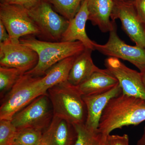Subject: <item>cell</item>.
I'll return each mask as SVG.
<instances>
[{
    "mask_svg": "<svg viewBox=\"0 0 145 145\" xmlns=\"http://www.w3.org/2000/svg\"><path fill=\"white\" fill-rule=\"evenodd\" d=\"M145 121V101L123 93L109 101L101 116L99 130L106 135L117 129Z\"/></svg>",
    "mask_w": 145,
    "mask_h": 145,
    "instance_id": "cell-1",
    "label": "cell"
},
{
    "mask_svg": "<svg viewBox=\"0 0 145 145\" xmlns=\"http://www.w3.org/2000/svg\"><path fill=\"white\" fill-rule=\"evenodd\" d=\"M20 42L34 50L39 56L38 64L25 74L34 77H42L56 63L67 57L80 54L86 49L80 41L50 42L36 39L35 36L22 37Z\"/></svg>",
    "mask_w": 145,
    "mask_h": 145,
    "instance_id": "cell-2",
    "label": "cell"
},
{
    "mask_svg": "<svg viewBox=\"0 0 145 145\" xmlns=\"http://www.w3.org/2000/svg\"><path fill=\"white\" fill-rule=\"evenodd\" d=\"M47 93L54 116L64 119L73 125L85 124L86 108L77 87L66 81L49 89Z\"/></svg>",
    "mask_w": 145,
    "mask_h": 145,
    "instance_id": "cell-3",
    "label": "cell"
},
{
    "mask_svg": "<svg viewBox=\"0 0 145 145\" xmlns=\"http://www.w3.org/2000/svg\"><path fill=\"white\" fill-rule=\"evenodd\" d=\"M42 77L24 74L2 98L0 119L11 120L13 116L42 95H46L40 84Z\"/></svg>",
    "mask_w": 145,
    "mask_h": 145,
    "instance_id": "cell-4",
    "label": "cell"
},
{
    "mask_svg": "<svg viewBox=\"0 0 145 145\" xmlns=\"http://www.w3.org/2000/svg\"><path fill=\"white\" fill-rule=\"evenodd\" d=\"M28 12L40 30L39 38L47 41H61L69 21L55 11L47 0H42Z\"/></svg>",
    "mask_w": 145,
    "mask_h": 145,
    "instance_id": "cell-5",
    "label": "cell"
},
{
    "mask_svg": "<svg viewBox=\"0 0 145 145\" xmlns=\"http://www.w3.org/2000/svg\"><path fill=\"white\" fill-rule=\"evenodd\" d=\"M54 117L48 95L37 97L13 116L11 121L18 129L31 128L43 131L49 126Z\"/></svg>",
    "mask_w": 145,
    "mask_h": 145,
    "instance_id": "cell-6",
    "label": "cell"
},
{
    "mask_svg": "<svg viewBox=\"0 0 145 145\" xmlns=\"http://www.w3.org/2000/svg\"><path fill=\"white\" fill-rule=\"evenodd\" d=\"M0 21L14 41L27 36L40 37L39 27L29 16L28 10L21 6L0 3Z\"/></svg>",
    "mask_w": 145,
    "mask_h": 145,
    "instance_id": "cell-7",
    "label": "cell"
},
{
    "mask_svg": "<svg viewBox=\"0 0 145 145\" xmlns=\"http://www.w3.org/2000/svg\"><path fill=\"white\" fill-rule=\"evenodd\" d=\"M94 47L95 50L105 56L129 62L140 72L145 68V49L136 45L132 46L126 44L117 34L116 25L109 32L106 43L102 45L95 42Z\"/></svg>",
    "mask_w": 145,
    "mask_h": 145,
    "instance_id": "cell-8",
    "label": "cell"
},
{
    "mask_svg": "<svg viewBox=\"0 0 145 145\" xmlns=\"http://www.w3.org/2000/svg\"><path fill=\"white\" fill-rule=\"evenodd\" d=\"M111 20L119 19L125 33L135 45L145 49V25L131 1L114 0Z\"/></svg>",
    "mask_w": 145,
    "mask_h": 145,
    "instance_id": "cell-9",
    "label": "cell"
},
{
    "mask_svg": "<svg viewBox=\"0 0 145 145\" xmlns=\"http://www.w3.org/2000/svg\"><path fill=\"white\" fill-rule=\"evenodd\" d=\"M39 56L34 50L21 43L20 41L9 39L0 43V66L14 68L28 72L36 67Z\"/></svg>",
    "mask_w": 145,
    "mask_h": 145,
    "instance_id": "cell-10",
    "label": "cell"
},
{
    "mask_svg": "<svg viewBox=\"0 0 145 145\" xmlns=\"http://www.w3.org/2000/svg\"><path fill=\"white\" fill-rule=\"evenodd\" d=\"M105 65L118 80L122 93L145 101V87L141 72L128 67L119 59L113 57L106 59Z\"/></svg>",
    "mask_w": 145,
    "mask_h": 145,
    "instance_id": "cell-11",
    "label": "cell"
},
{
    "mask_svg": "<svg viewBox=\"0 0 145 145\" xmlns=\"http://www.w3.org/2000/svg\"><path fill=\"white\" fill-rule=\"evenodd\" d=\"M122 93V88L119 84L103 93L83 96L87 110L86 119L84 124L86 127L92 130L99 129L101 116L109 101Z\"/></svg>",
    "mask_w": 145,
    "mask_h": 145,
    "instance_id": "cell-12",
    "label": "cell"
},
{
    "mask_svg": "<svg viewBox=\"0 0 145 145\" xmlns=\"http://www.w3.org/2000/svg\"><path fill=\"white\" fill-rule=\"evenodd\" d=\"M77 137L73 125L54 116L49 126L43 132L42 143L45 145H74Z\"/></svg>",
    "mask_w": 145,
    "mask_h": 145,
    "instance_id": "cell-13",
    "label": "cell"
},
{
    "mask_svg": "<svg viewBox=\"0 0 145 145\" xmlns=\"http://www.w3.org/2000/svg\"><path fill=\"white\" fill-rule=\"evenodd\" d=\"M88 20V11L87 0H83L78 13L69 24L66 30L63 34L61 41H80L82 43L86 48L95 50V42L91 40L86 32L87 21Z\"/></svg>",
    "mask_w": 145,
    "mask_h": 145,
    "instance_id": "cell-14",
    "label": "cell"
},
{
    "mask_svg": "<svg viewBox=\"0 0 145 145\" xmlns=\"http://www.w3.org/2000/svg\"><path fill=\"white\" fill-rule=\"evenodd\" d=\"M114 5V0H87L88 20L102 32H110L116 25L110 20Z\"/></svg>",
    "mask_w": 145,
    "mask_h": 145,
    "instance_id": "cell-15",
    "label": "cell"
},
{
    "mask_svg": "<svg viewBox=\"0 0 145 145\" xmlns=\"http://www.w3.org/2000/svg\"><path fill=\"white\" fill-rule=\"evenodd\" d=\"M118 84L117 78L108 69L99 68L87 80L76 87L82 96H87L106 92Z\"/></svg>",
    "mask_w": 145,
    "mask_h": 145,
    "instance_id": "cell-16",
    "label": "cell"
},
{
    "mask_svg": "<svg viewBox=\"0 0 145 145\" xmlns=\"http://www.w3.org/2000/svg\"><path fill=\"white\" fill-rule=\"evenodd\" d=\"M92 51L91 49L86 48L76 57L67 80L72 85L79 86L99 69L94 64L91 58Z\"/></svg>",
    "mask_w": 145,
    "mask_h": 145,
    "instance_id": "cell-17",
    "label": "cell"
},
{
    "mask_svg": "<svg viewBox=\"0 0 145 145\" xmlns=\"http://www.w3.org/2000/svg\"><path fill=\"white\" fill-rule=\"evenodd\" d=\"M78 55L61 60L50 68L42 76L41 85L46 93L52 87L67 81L71 69Z\"/></svg>",
    "mask_w": 145,
    "mask_h": 145,
    "instance_id": "cell-18",
    "label": "cell"
},
{
    "mask_svg": "<svg viewBox=\"0 0 145 145\" xmlns=\"http://www.w3.org/2000/svg\"><path fill=\"white\" fill-rule=\"evenodd\" d=\"M77 133L74 145H108V136L97 130H92L84 124L73 125Z\"/></svg>",
    "mask_w": 145,
    "mask_h": 145,
    "instance_id": "cell-19",
    "label": "cell"
},
{
    "mask_svg": "<svg viewBox=\"0 0 145 145\" xmlns=\"http://www.w3.org/2000/svg\"><path fill=\"white\" fill-rule=\"evenodd\" d=\"M14 68L0 67V94L2 98L24 74Z\"/></svg>",
    "mask_w": 145,
    "mask_h": 145,
    "instance_id": "cell-20",
    "label": "cell"
},
{
    "mask_svg": "<svg viewBox=\"0 0 145 145\" xmlns=\"http://www.w3.org/2000/svg\"><path fill=\"white\" fill-rule=\"evenodd\" d=\"M42 133V131L31 128L18 129L11 145H40Z\"/></svg>",
    "mask_w": 145,
    "mask_h": 145,
    "instance_id": "cell-21",
    "label": "cell"
},
{
    "mask_svg": "<svg viewBox=\"0 0 145 145\" xmlns=\"http://www.w3.org/2000/svg\"><path fill=\"white\" fill-rule=\"evenodd\" d=\"M61 16L70 21L75 17L83 0H47Z\"/></svg>",
    "mask_w": 145,
    "mask_h": 145,
    "instance_id": "cell-22",
    "label": "cell"
},
{
    "mask_svg": "<svg viewBox=\"0 0 145 145\" xmlns=\"http://www.w3.org/2000/svg\"><path fill=\"white\" fill-rule=\"evenodd\" d=\"M18 129L11 120L0 119V145H11Z\"/></svg>",
    "mask_w": 145,
    "mask_h": 145,
    "instance_id": "cell-23",
    "label": "cell"
},
{
    "mask_svg": "<svg viewBox=\"0 0 145 145\" xmlns=\"http://www.w3.org/2000/svg\"><path fill=\"white\" fill-rule=\"evenodd\" d=\"M42 0H0L1 3L21 6L29 10L34 8Z\"/></svg>",
    "mask_w": 145,
    "mask_h": 145,
    "instance_id": "cell-24",
    "label": "cell"
},
{
    "mask_svg": "<svg viewBox=\"0 0 145 145\" xmlns=\"http://www.w3.org/2000/svg\"><path fill=\"white\" fill-rule=\"evenodd\" d=\"M108 145H129V137L127 134L123 135H109Z\"/></svg>",
    "mask_w": 145,
    "mask_h": 145,
    "instance_id": "cell-25",
    "label": "cell"
},
{
    "mask_svg": "<svg viewBox=\"0 0 145 145\" xmlns=\"http://www.w3.org/2000/svg\"><path fill=\"white\" fill-rule=\"evenodd\" d=\"M140 20L145 25V0H132Z\"/></svg>",
    "mask_w": 145,
    "mask_h": 145,
    "instance_id": "cell-26",
    "label": "cell"
},
{
    "mask_svg": "<svg viewBox=\"0 0 145 145\" xmlns=\"http://www.w3.org/2000/svg\"><path fill=\"white\" fill-rule=\"evenodd\" d=\"M10 39V36L6 28L0 21V43L7 41Z\"/></svg>",
    "mask_w": 145,
    "mask_h": 145,
    "instance_id": "cell-27",
    "label": "cell"
},
{
    "mask_svg": "<svg viewBox=\"0 0 145 145\" xmlns=\"http://www.w3.org/2000/svg\"><path fill=\"white\" fill-rule=\"evenodd\" d=\"M137 145H145V126L142 137L137 141Z\"/></svg>",
    "mask_w": 145,
    "mask_h": 145,
    "instance_id": "cell-28",
    "label": "cell"
},
{
    "mask_svg": "<svg viewBox=\"0 0 145 145\" xmlns=\"http://www.w3.org/2000/svg\"><path fill=\"white\" fill-rule=\"evenodd\" d=\"M141 72V76H142V80L143 84L145 87V68L142 71L140 72Z\"/></svg>",
    "mask_w": 145,
    "mask_h": 145,
    "instance_id": "cell-29",
    "label": "cell"
},
{
    "mask_svg": "<svg viewBox=\"0 0 145 145\" xmlns=\"http://www.w3.org/2000/svg\"><path fill=\"white\" fill-rule=\"evenodd\" d=\"M40 145H45L44 144H43V143H41V144H40Z\"/></svg>",
    "mask_w": 145,
    "mask_h": 145,
    "instance_id": "cell-30",
    "label": "cell"
},
{
    "mask_svg": "<svg viewBox=\"0 0 145 145\" xmlns=\"http://www.w3.org/2000/svg\"><path fill=\"white\" fill-rule=\"evenodd\" d=\"M124 1H131V0H124Z\"/></svg>",
    "mask_w": 145,
    "mask_h": 145,
    "instance_id": "cell-31",
    "label": "cell"
}]
</instances>
